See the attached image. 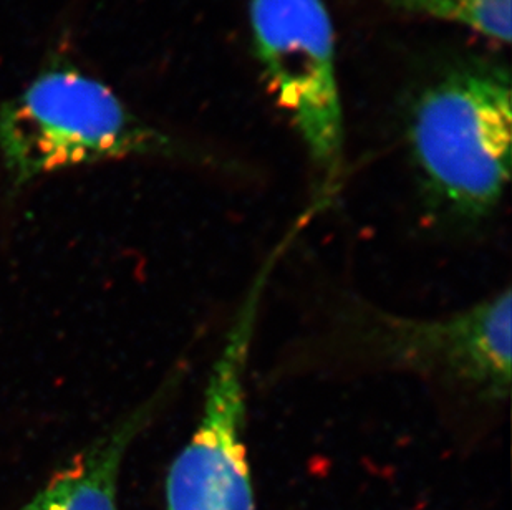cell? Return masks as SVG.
<instances>
[{
    "mask_svg": "<svg viewBox=\"0 0 512 510\" xmlns=\"http://www.w3.org/2000/svg\"><path fill=\"white\" fill-rule=\"evenodd\" d=\"M188 151L141 120L107 83L54 55L27 87L0 102V158L12 189L58 169Z\"/></svg>",
    "mask_w": 512,
    "mask_h": 510,
    "instance_id": "obj_2",
    "label": "cell"
},
{
    "mask_svg": "<svg viewBox=\"0 0 512 510\" xmlns=\"http://www.w3.org/2000/svg\"><path fill=\"white\" fill-rule=\"evenodd\" d=\"M395 9L464 25L473 32L511 44V0H392Z\"/></svg>",
    "mask_w": 512,
    "mask_h": 510,
    "instance_id": "obj_7",
    "label": "cell"
},
{
    "mask_svg": "<svg viewBox=\"0 0 512 510\" xmlns=\"http://www.w3.org/2000/svg\"><path fill=\"white\" fill-rule=\"evenodd\" d=\"M511 102L508 68L486 62L451 70L416 100L408 141L436 221L471 229L498 209L511 179Z\"/></svg>",
    "mask_w": 512,
    "mask_h": 510,
    "instance_id": "obj_1",
    "label": "cell"
},
{
    "mask_svg": "<svg viewBox=\"0 0 512 510\" xmlns=\"http://www.w3.org/2000/svg\"><path fill=\"white\" fill-rule=\"evenodd\" d=\"M183 378L179 368L155 395L93 443L24 507V510H120L118 476L126 449L151 423Z\"/></svg>",
    "mask_w": 512,
    "mask_h": 510,
    "instance_id": "obj_6",
    "label": "cell"
},
{
    "mask_svg": "<svg viewBox=\"0 0 512 510\" xmlns=\"http://www.w3.org/2000/svg\"><path fill=\"white\" fill-rule=\"evenodd\" d=\"M252 42L272 95L287 111L332 203L343 168V113L334 27L324 0H251Z\"/></svg>",
    "mask_w": 512,
    "mask_h": 510,
    "instance_id": "obj_3",
    "label": "cell"
},
{
    "mask_svg": "<svg viewBox=\"0 0 512 510\" xmlns=\"http://www.w3.org/2000/svg\"><path fill=\"white\" fill-rule=\"evenodd\" d=\"M511 289L443 318H411L350 308V335L373 358L433 376L481 400L511 390Z\"/></svg>",
    "mask_w": 512,
    "mask_h": 510,
    "instance_id": "obj_5",
    "label": "cell"
},
{
    "mask_svg": "<svg viewBox=\"0 0 512 510\" xmlns=\"http://www.w3.org/2000/svg\"><path fill=\"white\" fill-rule=\"evenodd\" d=\"M266 287L237 307L204 391L198 428L166 476L168 510H256L246 446V373Z\"/></svg>",
    "mask_w": 512,
    "mask_h": 510,
    "instance_id": "obj_4",
    "label": "cell"
}]
</instances>
